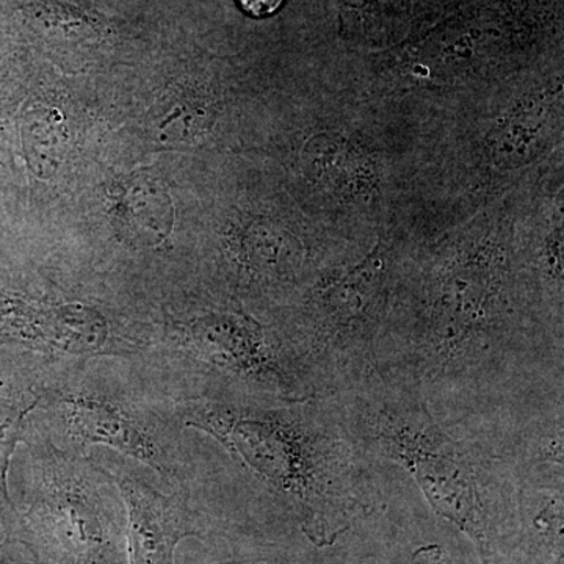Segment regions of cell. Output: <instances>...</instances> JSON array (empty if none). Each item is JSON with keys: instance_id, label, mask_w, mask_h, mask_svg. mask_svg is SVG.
<instances>
[{"instance_id": "6da1fadb", "label": "cell", "mask_w": 564, "mask_h": 564, "mask_svg": "<svg viewBox=\"0 0 564 564\" xmlns=\"http://www.w3.org/2000/svg\"><path fill=\"white\" fill-rule=\"evenodd\" d=\"M538 347L563 359L530 295L516 237L505 226H478L411 256L378 372L432 408L484 395Z\"/></svg>"}, {"instance_id": "7a4b0ae2", "label": "cell", "mask_w": 564, "mask_h": 564, "mask_svg": "<svg viewBox=\"0 0 564 564\" xmlns=\"http://www.w3.org/2000/svg\"><path fill=\"white\" fill-rule=\"evenodd\" d=\"M185 422L214 436L280 496L317 547H329L372 511L369 458L352 441L334 397L220 393L193 402Z\"/></svg>"}, {"instance_id": "3957f363", "label": "cell", "mask_w": 564, "mask_h": 564, "mask_svg": "<svg viewBox=\"0 0 564 564\" xmlns=\"http://www.w3.org/2000/svg\"><path fill=\"white\" fill-rule=\"evenodd\" d=\"M333 397L362 454L403 467L434 513L473 541L481 564H496L508 511L499 458L456 440L421 395L378 370Z\"/></svg>"}, {"instance_id": "277c9868", "label": "cell", "mask_w": 564, "mask_h": 564, "mask_svg": "<svg viewBox=\"0 0 564 564\" xmlns=\"http://www.w3.org/2000/svg\"><path fill=\"white\" fill-rule=\"evenodd\" d=\"M408 252L380 240L355 262L337 261L296 295L285 339L325 397L361 383L378 370V355Z\"/></svg>"}, {"instance_id": "5b68a950", "label": "cell", "mask_w": 564, "mask_h": 564, "mask_svg": "<svg viewBox=\"0 0 564 564\" xmlns=\"http://www.w3.org/2000/svg\"><path fill=\"white\" fill-rule=\"evenodd\" d=\"M36 519L58 564H113L115 547L101 500L76 470H51Z\"/></svg>"}, {"instance_id": "8992f818", "label": "cell", "mask_w": 564, "mask_h": 564, "mask_svg": "<svg viewBox=\"0 0 564 564\" xmlns=\"http://www.w3.org/2000/svg\"><path fill=\"white\" fill-rule=\"evenodd\" d=\"M57 413L73 444L82 447L106 444L151 466L165 464L150 426H144L120 403L88 393H69L58 400Z\"/></svg>"}, {"instance_id": "52a82bcc", "label": "cell", "mask_w": 564, "mask_h": 564, "mask_svg": "<svg viewBox=\"0 0 564 564\" xmlns=\"http://www.w3.org/2000/svg\"><path fill=\"white\" fill-rule=\"evenodd\" d=\"M514 491L525 551L536 564H563V464L518 466Z\"/></svg>"}, {"instance_id": "ba28073f", "label": "cell", "mask_w": 564, "mask_h": 564, "mask_svg": "<svg viewBox=\"0 0 564 564\" xmlns=\"http://www.w3.org/2000/svg\"><path fill=\"white\" fill-rule=\"evenodd\" d=\"M120 492L128 508L129 564H174L182 538L196 534L184 503L139 478H122Z\"/></svg>"}, {"instance_id": "9c48e42d", "label": "cell", "mask_w": 564, "mask_h": 564, "mask_svg": "<svg viewBox=\"0 0 564 564\" xmlns=\"http://www.w3.org/2000/svg\"><path fill=\"white\" fill-rule=\"evenodd\" d=\"M40 402L32 389L0 384V522L7 533L18 529V519L7 489L10 459L24 430L25 417Z\"/></svg>"}, {"instance_id": "30bf717a", "label": "cell", "mask_w": 564, "mask_h": 564, "mask_svg": "<svg viewBox=\"0 0 564 564\" xmlns=\"http://www.w3.org/2000/svg\"><path fill=\"white\" fill-rule=\"evenodd\" d=\"M343 14L345 31L352 36L384 35L406 20L403 0H334Z\"/></svg>"}, {"instance_id": "8fae6325", "label": "cell", "mask_w": 564, "mask_h": 564, "mask_svg": "<svg viewBox=\"0 0 564 564\" xmlns=\"http://www.w3.org/2000/svg\"><path fill=\"white\" fill-rule=\"evenodd\" d=\"M467 0H406L411 20L417 24H432Z\"/></svg>"}, {"instance_id": "7c38bea8", "label": "cell", "mask_w": 564, "mask_h": 564, "mask_svg": "<svg viewBox=\"0 0 564 564\" xmlns=\"http://www.w3.org/2000/svg\"><path fill=\"white\" fill-rule=\"evenodd\" d=\"M408 564H448V555L443 545L426 544L411 555Z\"/></svg>"}, {"instance_id": "4fadbf2b", "label": "cell", "mask_w": 564, "mask_h": 564, "mask_svg": "<svg viewBox=\"0 0 564 564\" xmlns=\"http://www.w3.org/2000/svg\"><path fill=\"white\" fill-rule=\"evenodd\" d=\"M237 2L251 17L263 18L280 9L282 0H237Z\"/></svg>"}, {"instance_id": "5bb4252c", "label": "cell", "mask_w": 564, "mask_h": 564, "mask_svg": "<svg viewBox=\"0 0 564 564\" xmlns=\"http://www.w3.org/2000/svg\"><path fill=\"white\" fill-rule=\"evenodd\" d=\"M0 564H31L28 558H22V556H14L7 552L6 549L0 547Z\"/></svg>"}]
</instances>
